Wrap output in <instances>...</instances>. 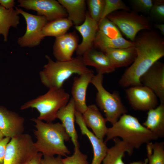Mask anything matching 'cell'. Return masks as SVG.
Masks as SVG:
<instances>
[{
    "label": "cell",
    "instance_id": "24",
    "mask_svg": "<svg viewBox=\"0 0 164 164\" xmlns=\"http://www.w3.org/2000/svg\"><path fill=\"white\" fill-rule=\"evenodd\" d=\"M114 145L108 148L102 164H125L123 160L126 152L131 155L133 150L118 138L113 139Z\"/></svg>",
    "mask_w": 164,
    "mask_h": 164
},
{
    "label": "cell",
    "instance_id": "17",
    "mask_svg": "<svg viewBox=\"0 0 164 164\" xmlns=\"http://www.w3.org/2000/svg\"><path fill=\"white\" fill-rule=\"evenodd\" d=\"M75 117V121L79 127L82 134L88 138L93 148V157L91 164H101L108 149L106 143L89 130L83 121L82 114L76 110Z\"/></svg>",
    "mask_w": 164,
    "mask_h": 164
},
{
    "label": "cell",
    "instance_id": "12",
    "mask_svg": "<svg viewBox=\"0 0 164 164\" xmlns=\"http://www.w3.org/2000/svg\"><path fill=\"white\" fill-rule=\"evenodd\" d=\"M142 85L152 90L164 103V64L157 61L140 78Z\"/></svg>",
    "mask_w": 164,
    "mask_h": 164
},
{
    "label": "cell",
    "instance_id": "31",
    "mask_svg": "<svg viewBox=\"0 0 164 164\" xmlns=\"http://www.w3.org/2000/svg\"><path fill=\"white\" fill-rule=\"evenodd\" d=\"M120 9L129 12L130 11L129 8L121 0H105L104 10L101 20Z\"/></svg>",
    "mask_w": 164,
    "mask_h": 164
},
{
    "label": "cell",
    "instance_id": "2",
    "mask_svg": "<svg viewBox=\"0 0 164 164\" xmlns=\"http://www.w3.org/2000/svg\"><path fill=\"white\" fill-rule=\"evenodd\" d=\"M31 120L35 124L33 132L36 141L34 144L37 152L52 156L66 157L70 154L65 143L70 138L61 123L45 122L35 118Z\"/></svg>",
    "mask_w": 164,
    "mask_h": 164
},
{
    "label": "cell",
    "instance_id": "9",
    "mask_svg": "<svg viewBox=\"0 0 164 164\" xmlns=\"http://www.w3.org/2000/svg\"><path fill=\"white\" fill-rule=\"evenodd\" d=\"M15 9L24 17L26 24V32L18 39V44L21 47H32L39 45L44 38L42 30L48 22L47 19L43 16L32 15L17 7Z\"/></svg>",
    "mask_w": 164,
    "mask_h": 164
},
{
    "label": "cell",
    "instance_id": "35",
    "mask_svg": "<svg viewBox=\"0 0 164 164\" xmlns=\"http://www.w3.org/2000/svg\"><path fill=\"white\" fill-rule=\"evenodd\" d=\"M43 156L41 160L42 164H64L61 156L58 155L56 157L46 155Z\"/></svg>",
    "mask_w": 164,
    "mask_h": 164
},
{
    "label": "cell",
    "instance_id": "10",
    "mask_svg": "<svg viewBox=\"0 0 164 164\" xmlns=\"http://www.w3.org/2000/svg\"><path fill=\"white\" fill-rule=\"evenodd\" d=\"M18 6L36 11L37 15L45 17L48 22L66 18V10L55 0H18Z\"/></svg>",
    "mask_w": 164,
    "mask_h": 164
},
{
    "label": "cell",
    "instance_id": "32",
    "mask_svg": "<svg viewBox=\"0 0 164 164\" xmlns=\"http://www.w3.org/2000/svg\"><path fill=\"white\" fill-rule=\"evenodd\" d=\"M149 14L152 19L160 23L164 22V0L153 1Z\"/></svg>",
    "mask_w": 164,
    "mask_h": 164
},
{
    "label": "cell",
    "instance_id": "26",
    "mask_svg": "<svg viewBox=\"0 0 164 164\" xmlns=\"http://www.w3.org/2000/svg\"><path fill=\"white\" fill-rule=\"evenodd\" d=\"M19 14L15 9H7L0 5V35L3 36L4 41H7L10 27L16 28L19 23Z\"/></svg>",
    "mask_w": 164,
    "mask_h": 164
},
{
    "label": "cell",
    "instance_id": "38",
    "mask_svg": "<svg viewBox=\"0 0 164 164\" xmlns=\"http://www.w3.org/2000/svg\"><path fill=\"white\" fill-rule=\"evenodd\" d=\"M15 4L14 0H0V5L7 9L13 8Z\"/></svg>",
    "mask_w": 164,
    "mask_h": 164
},
{
    "label": "cell",
    "instance_id": "13",
    "mask_svg": "<svg viewBox=\"0 0 164 164\" xmlns=\"http://www.w3.org/2000/svg\"><path fill=\"white\" fill-rule=\"evenodd\" d=\"M25 121L16 112L0 106V131L4 137L11 138L23 134Z\"/></svg>",
    "mask_w": 164,
    "mask_h": 164
},
{
    "label": "cell",
    "instance_id": "25",
    "mask_svg": "<svg viewBox=\"0 0 164 164\" xmlns=\"http://www.w3.org/2000/svg\"><path fill=\"white\" fill-rule=\"evenodd\" d=\"M94 45L103 52L107 49L125 48L134 46L133 42L127 40L121 37L111 39L105 36L101 32L97 31Z\"/></svg>",
    "mask_w": 164,
    "mask_h": 164
},
{
    "label": "cell",
    "instance_id": "6",
    "mask_svg": "<svg viewBox=\"0 0 164 164\" xmlns=\"http://www.w3.org/2000/svg\"><path fill=\"white\" fill-rule=\"evenodd\" d=\"M103 80V75L97 73L94 75L91 83L97 91L96 97L97 105L104 113L107 121L113 125L128 111L117 92L111 93L104 88Z\"/></svg>",
    "mask_w": 164,
    "mask_h": 164
},
{
    "label": "cell",
    "instance_id": "20",
    "mask_svg": "<svg viewBox=\"0 0 164 164\" xmlns=\"http://www.w3.org/2000/svg\"><path fill=\"white\" fill-rule=\"evenodd\" d=\"M83 62L87 66L94 67L97 73L103 75L114 72L115 68L109 58L103 52L92 48L82 56Z\"/></svg>",
    "mask_w": 164,
    "mask_h": 164
},
{
    "label": "cell",
    "instance_id": "27",
    "mask_svg": "<svg viewBox=\"0 0 164 164\" xmlns=\"http://www.w3.org/2000/svg\"><path fill=\"white\" fill-rule=\"evenodd\" d=\"M73 25L67 18L57 19L48 22L43 28L42 33L44 38L52 36L56 38L66 34Z\"/></svg>",
    "mask_w": 164,
    "mask_h": 164
},
{
    "label": "cell",
    "instance_id": "36",
    "mask_svg": "<svg viewBox=\"0 0 164 164\" xmlns=\"http://www.w3.org/2000/svg\"><path fill=\"white\" fill-rule=\"evenodd\" d=\"M10 139V138L5 137L0 142V164H4L6 147Z\"/></svg>",
    "mask_w": 164,
    "mask_h": 164
},
{
    "label": "cell",
    "instance_id": "14",
    "mask_svg": "<svg viewBox=\"0 0 164 164\" xmlns=\"http://www.w3.org/2000/svg\"><path fill=\"white\" fill-rule=\"evenodd\" d=\"M78 37L75 32L66 33L56 38L53 46V54L57 61L71 60L78 46Z\"/></svg>",
    "mask_w": 164,
    "mask_h": 164
},
{
    "label": "cell",
    "instance_id": "16",
    "mask_svg": "<svg viewBox=\"0 0 164 164\" xmlns=\"http://www.w3.org/2000/svg\"><path fill=\"white\" fill-rule=\"evenodd\" d=\"M94 71L75 77L71 88V93L76 111L81 114L87 110L86 97L88 86L94 76Z\"/></svg>",
    "mask_w": 164,
    "mask_h": 164
},
{
    "label": "cell",
    "instance_id": "8",
    "mask_svg": "<svg viewBox=\"0 0 164 164\" xmlns=\"http://www.w3.org/2000/svg\"><path fill=\"white\" fill-rule=\"evenodd\" d=\"M31 136L23 133L11 138L5 150L4 164H23L38 152Z\"/></svg>",
    "mask_w": 164,
    "mask_h": 164
},
{
    "label": "cell",
    "instance_id": "7",
    "mask_svg": "<svg viewBox=\"0 0 164 164\" xmlns=\"http://www.w3.org/2000/svg\"><path fill=\"white\" fill-rule=\"evenodd\" d=\"M106 17L132 42L141 31L151 30V23L148 18L134 11H117Z\"/></svg>",
    "mask_w": 164,
    "mask_h": 164
},
{
    "label": "cell",
    "instance_id": "22",
    "mask_svg": "<svg viewBox=\"0 0 164 164\" xmlns=\"http://www.w3.org/2000/svg\"><path fill=\"white\" fill-rule=\"evenodd\" d=\"M143 125L157 137H164V103L149 110Z\"/></svg>",
    "mask_w": 164,
    "mask_h": 164
},
{
    "label": "cell",
    "instance_id": "40",
    "mask_svg": "<svg viewBox=\"0 0 164 164\" xmlns=\"http://www.w3.org/2000/svg\"><path fill=\"white\" fill-rule=\"evenodd\" d=\"M147 162H148V160L147 159H146L145 162L141 161H135L130 162L129 164H147Z\"/></svg>",
    "mask_w": 164,
    "mask_h": 164
},
{
    "label": "cell",
    "instance_id": "39",
    "mask_svg": "<svg viewBox=\"0 0 164 164\" xmlns=\"http://www.w3.org/2000/svg\"><path fill=\"white\" fill-rule=\"evenodd\" d=\"M154 26L159 29L162 35H164V24L163 23L154 24Z\"/></svg>",
    "mask_w": 164,
    "mask_h": 164
},
{
    "label": "cell",
    "instance_id": "4",
    "mask_svg": "<svg viewBox=\"0 0 164 164\" xmlns=\"http://www.w3.org/2000/svg\"><path fill=\"white\" fill-rule=\"evenodd\" d=\"M45 57L48 62L39 75L42 83L49 89L62 88L64 82L74 74L80 75L93 71L85 65L82 56L65 61H54L48 55Z\"/></svg>",
    "mask_w": 164,
    "mask_h": 164
},
{
    "label": "cell",
    "instance_id": "19",
    "mask_svg": "<svg viewBox=\"0 0 164 164\" xmlns=\"http://www.w3.org/2000/svg\"><path fill=\"white\" fill-rule=\"evenodd\" d=\"M76 109L73 101L71 98L67 104L57 112L56 118L61 122L66 132L71 139L74 148L79 147L78 136L75 126Z\"/></svg>",
    "mask_w": 164,
    "mask_h": 164
},
{
    "label": "cell",
    "instance_id": "33",
    "mask_svg": "<svg viewBox=\"0 0 164 164\" xmlns=\"http://www.w3.org/2000/svg\"><path fill=\"white\" fill-rule=\"evenodd\" d=\"M87 155L83 153L79 147L74 148L72 155L62 159L64 164H89Z\"/></svg>",
    "mask_w": 164,
    "mask_h": 164
},
{
    "label": "cell",
    "instance_id": "34",
    "mask_svg": "<svg viewBox=\"0 0 164 164\" xmlns=\"http://www.w3.org/2000/svg\"><path fill=\"white\" fill-rule=\"evenodd\" d=\"M130 2L135 12L145 14H149L153 4L152 0H131Z\"/></svg>",
    "mask_w": 164,
    "mask_h": 164
},
{
    "label": "cell",
    "instance_id": "29",
    "mask_svg": "<svg viewBox=\"0 0 164 164\" xmlns=\"http://www.w3.org/2000/svg\"><path fill=\"white\" fill-rule=\"evenodd\" d=\"M98 30L111 39L122 37L118 27L107 17L101 19L98 23Z\"/></svg>",
    "mask_w": 164,
    "mask_h": 164
},
{
    "label": "cell",
    "instance_id": "5",
    "mask_svg": "<svg viewBox=\"0 0 164 164\" xmlns=\"http://www.w3.org/2000/svg\"><path fill=\"white\" fill-rule=\"evenodd\" d=\"M70 98L69 94L63 87L50 88L45 94L26 102L20 109L35 108L39 113L38 119L51 122L56 118L57 112L67 104Z\"/></svg>",
    "mask_w": 164,
    "mask_h": 164
},
{
    "label": "cell",
    "instance_id": "11",
    "mask_svg": "<svg viewBox=\"0 0 164 164\" xmlns=\"http://www.w3.org/2000/svg\"><path fill=\"white\" fill-rule=\"evenodd\" d=\"M129 102L134 109L148 111L157 106V96L150 89L143 85L129 87L126 90Z\"/></svg>",
    "mask_w": 164,
    "mask_h": 164
},
{
    "label": "cell",
    "instance_id": "1",
    "mask_svg": "<svg viewBox=\"0 0 164 164\" xmlns=\"http://www.w3.org/2000/svg\"><path fill=\"white\" fill-rule=\"evenodd\" d=\"M133 42L137 55L119 80L120 85L123 87L142 85L141 77L164 56V39L155 31L140 32Z\"/></svg>",
    "mask_w": 164,
    "mask_h": 164
},
{
    "label": "cell",
    "instance_id": "15",
    "mask_svg": "<svg viewBox=\"0 0 164 164\" xmlns=\"http://www.w3.org/2000/svg\"><path fill=\"white\" fill-rule=\"evenodd\" d=\"M98 23L90 16L87 12L85 20L81 25L75 28L81 34L82 40L76 50L77 56H82L87 51L93 48L96 35L98 30Z\"/></svg>",
    "mask_w": 164,
    "mask_h": 164
},
{
    "label": "cell",
    "instance_id": "37",
    "mask_svg": "<svg viewBox=\"0 0 164 164\" xmlns=\"http://www.w3.org/2000/svg\"><path fill=\"white\" fill-rule=\"evenodd\" d=\"M43 156L42 153L38 152L31 159L23 164H42Z\"/></svg>",
    "mask_w": 164,
    "mask_h": 164
},
{
    "label": "cell",
    "instance_id": "21",
    "mask_svg": "<svg viewBox=\"0 0 164 164\" xmlns=\"http://www.w3.org/2000/svg\"><path fill=\"white\" fill-rule=\"evenodd\" d=\"M102 52L108 57L115 69L132 64L137 55L134 45L125 48L107 49Z\"/></svg>",
    "mask_w": 164,
    "mask_h": 164
},
{
    "label": "cell",
    "instance_id": "28",
    "mask_svg": "<svg viewBox=\"0 0 164 164\" xmlns=\"http://www.w3.org/2000/svg\"><path fill=\"white\" fill-rule=\"evenodd\" d=\"M149 164H164V142H152L146 144Z\"/></svg>",
    "mask_w": 164,
    "mask_h": 164
},
{
    "label": "cell",
    "instance_id": "23",
    "mask_svg": "<svg viewBox=\"0 0 164 164\" xmlns=\"http://www.w3.org/2000/svg\"><path fill=\"white\" fill-rule=\"evenodd\" d=\"M65 8L67 18L75 26L80 25L84 21L86 12L84 0H58Z\"/></svg>",
    "mask_w": 164,
    "mask_h": 164
},
{
    "label": "cell",
    "instance_id": "18",
    "mask_svg": "<svg viewBox=\"0 0 164 164\" xmlns=\"http://www.w3.org/2000/svg\"><path fill=\"white\" fill-rule=\"evenodd\" d=\"M83 121L88 128H91L94 134L98 138L103 140L108 128L107 122L95 104L89 105L86 111L82 114Z\"/></svg>",
    "mask_w": 164,
    "mask_h": 164
},
{
    "label": "cell",
    "instance_id": "3",
    "mask_svg": "<svg viewBox=\"0 0 164 164\" xmlns=\"http://www.w3.org/2000/svg\"><path fill=\"white\" fill-rule=\"evenodd\" d=\"M106 136L105 142L120 137L133 150L158 139L142 125L137 118L127 114L122 115L111 127L108 128Z\"/></svg>",
    "mask_w": 164,
    "mask_h": 164
},
{
    "label": "cell",
    "instance_id": "30",
    "mask_svg": "<svg viewBox=\"0 0 164 164\" xmlns=\"http://www.w3.org/2000/svg\"><path fill=\"white\" fill-rule=\"evenodd\" d=\"M91 17L98 23L103 13L105 0H88L87 1Z\"/></svg>",
    "mask_w": 164,
    "mask_h": 164
},
{
    "label": "cell",
    "instance_id": "41",
    "mask_svg": "<svg viewBox=\"0 0 164 164\" xmlns=\"http://www.w3.org/2000/svg\"><path fill=\"white\" fill-rule=\"evenodd\" d=\"M4 136L0 131V142L4 138Z\"/></svg>",
    "mask_w": 164,
    "mask_h": 164
}]
</instances>
